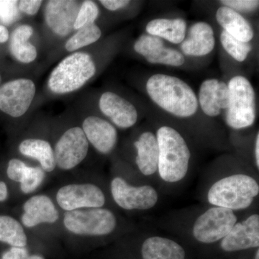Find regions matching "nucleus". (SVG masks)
Instances as JSON below:
<instances>
[{
	"instance_id": "f704fd0d",
	"label": "nucleus",
	"mask_w": 259,
	"mask_h": 259,
	"mask_svg": "<svg viewBox=\"0 0 259 259\" xmlns=\"http://www.w3.org/2000/svg\"><path fill=\"white\" fill-rule=\"evenodd\" d=\"M42 3L41 0H21L18 1V10L23 14L34 16L38 13Z\"/></svg>"
},
{
	"instance_id": "412c9836",
	"label": "nucleus",
	"mask_w": 259,
	"mask_h": 259,
	"mask_svg": "<svg viewBox=\"0 0 259 259\" xmlns=\"http://www.w3.org/2000/svg\"><path fill=\"white\" fill-rule=\"evenodd\" d=\"M216 20L223 30L240 41L249 42L253 39L251 25L238 12L227 7H221L216 12Z\"/></svg>"
},
{
	"instance_id": "ea45409f",
	"label": "nucleus",
	"mask_w": 259,
	"mask_h": 259,
	"mask_svg": "<svg viewBox=\"0 0 259 259\" xmlns=\"http://www.w3.org/2000/svg\"><path fill=\"white\" fill-rule=\"evenodd\" d=\"M259 133H257L255 141V161L258 169L259 168Z\"/></svg>"
},
{
	"instance_id": "393cba45",
	"label": "nucleus",
	"mask_w": 259,
	"mask_h": 259,
	"mask_svg": "<svg viewBox=\"0 0 259 259\" xmlns=\"http://www.w3.org/2000/svg\"><path fill=\"white\" fill-rule=\"evenodd\" d=\"M0 242L12 247H25L28 243L23 226L14 218L0 215Z\"/></svg>"
},
{
	"instance_id": "a211bd4d",
	"label": "nucleus",
	"mask_w": 259,
	"mask_h": 259,
	"mask_svg": "<svg viewBox=\"0 0 259 259\" xmlns=\"http://www.w3.org/2000/svg\"><path fill=\"white\" fill-rule=\"evenodd\" d=\"M59 219V212L54 202L47 195H35L23 204L22 223L27 228L54 223Z\"/></svg>"
},
{
	"instance_id": "1a4fd4ad",
	"label": "nucleus",
	"mask_w": 259,
	"mask_h": 259,
	"mask_svg": "<svg viewBox=\"0 0 259 259\" xmlns=\"http://www.w3.org/2000/svg\"><path fill=\"white\" fill-rule=\"evenodd\" d=\"M89 147L90 144L81 127L66 130L54 147L56 166L64 171L73 169L87 157Z\"/></svg>"
},
{
	"instance_id": "4be33fe9",
	"label": "nucleus",
	"mask_w": 259,
	"mask_h": 259,
	"mask_svg": "<svg viewBox=\"0 0 259 259\" xmlns=\"http://www.w3.org/2000/svg\"><path fill=\"white\" fill-rule=\"evenodd\" d=\"M144 259H185L182 245L169 238L152 236L144 242L141 248Z\"/></svg>"
},
{
	"instance_id": "473e14b6",
	"label": "nucleus",
	"mask_w": 259,
	"mask_h": 259,
	"mask_svg": "<svg viewBox=\"0 0 259 259\" xmlns=\"http://www.w3.org/2000/svg\"><path fill=\"white\" fill-rule=\"evenodd\" d=\"M223 6L238 12H253L258 8L259 2L256 0H223L220 1Z\"/></svg>"
},
{
	"instance_id": "e433bc0d",
	"label": "nucleus",
	"mask_w": 259,
	"mask_h": 259,
	"mask_svg": "<svg viewBox=\"0 0 259 259\" xmlns=\"http://www.w3.org/2000/svg\"><path fill=\"white\" fill-rule=\"evenodd\" d=\"M100 3L109 11L115 12L125 8L131 2L128 0H100Z\"/></svg>"
},
{
	"instance_id": "0eeeda50",
	"label": "nucleus",
	"mask_w": 259,
	"mask_h": 259,
	"mask_svg": "<svg viewBox=\"0 0 259 259\" xmlns=\"http://www.w3.org/2000/svg\"><path fill=\"white\" fill-rule=\"evenodd\" d=\"M237 221L238 218L234 211L214 206L197 218L192 228V234L200 243H215L222 241Z\"/></svg>"
},
{
	"instance_id": "f8f14e48",
	"label": "nucleus",
	"mask_w": 259,
	"mask_h": 259,
	"mask_svg": "<svg viewBox=\"0 0 259 259\" xmlns=\"http://www.w3.org/2000/svg\"><path fill=\"white\" fill-rule=\"evenodd\" d=\"M79 2L71 0H50L44 8L46 25L56 36L65 37L74 30V25Z\"/></svg>"
},
{
	"instance_id": "4468645a",
	"label": "nucleus",
	"mask_w": 259,
	"mask_h": 259,
	"mask_svg": "<svg viewBox=\"0 0 259 259\" xmlns=\"http://www.w3.org/2000/svg\"><path fill=\"white\" fill-rule=\"evenodd\" d=\"M99 108L104 115L120 128H130L137 122L136 107L128 100L112 92L102 94L99 100Z\"/></svg>"
},
{
	"instance_id": "7c9ffc66",
	"label": "nucleus",
	"mask_w": 259,
	"mask_h": 259,
	"mask_svg": "<svg viewBox=\"0 0 259 259\" xmlns=\"http://www.w3.org/2000/svg\"><path fill=\"white\" fill-rule=\"evenodd\" d=\"M20 15L18 1H0V21L11 24Z\"/></svg>"
},
{
	"instance_id": "2eb2a0df",
	"label": "nucleus",
	"mask_w": 259,
	"mask_h": 259,
	"mask_svg": "<svg viewBox=\"0 0 259 259\" xmlns=\"http://www.w3.org/2000/svg\"><path fill=\"white\" fill-rule=\"evenodd\" d=\"M81 128L89 144L99 153L105 155L113 151L118 134L115 126L109 121L98 116L90 115L83 120Z\"/></svg>"
},
{
	"instance_id": "20e7f679",
	"label": "nucleus",
	"mask_w": 259,
	"mask_h": 259,
	"mask_svg": "<svg viewBox=\"0 0 259 259\" xmlns=\"http://www.w3.org/2000/svg\"><path fill=\"white\" fill-rule=\"evenodd\" d=\"M259 193L258 182L246 175H231L213 184L207 194L208 202L231 210L249 207Z\"/></svg>"
},
{
	"instance_id": "c756f323",
	"label": "nucleus",
	"mask_w": 259,
	"mask_h": 259,
	"mask_svg": "<svg viewBox=\"0 0 259 259\" xmlns=\"http://www.w3.org/2000/svg\"><path fill=\"white\" fill-rule=\"evenodd\" d=\"M45 177V171L41 167L28 166L23 180L20 182V190L24 194L35 192L41 185Z\"/></svg>"
},
{
	"instance_id": "b1692460",
	"label": "nucleus",
	"mask_w": 259,
	"mask_h": 259,
	"mask_svg": "<svg viewBox=\"0 0 259 259\" xmlns=\"http://www.w3.org/2000/svg\"><path fill=\"white\" fill-rule=\"evenodd\" d=\"M18 150L23 156L37 160L44 171L55 169L54 149L49 141L40 139H25L19 145Z\"/></svg>"
},
{
	"instance_id": "5701e85b",
	"label": "nucleus",
	"mask_w": 259,
	"mask_h": 259,
	"mask_svg": "<svg viewBox=\"0 0 259 259\" xmlns=\"http://www.w3.org/2000/svg\"><path fill=\"white\" fill-rule=\"evenodd\" d=\"M149 35L168 40L174 44H182L187 33V23L181 18H157L151 20L146 27Z\"/></svg>"
},
{
	"instance_id": "7ed1b4c3",
	"label": "nucleus",
	"mask_w": 259,
	"mask_h": 259,
	"mask_svg": "<svg viewBox=\"0 0 259 259\" xmlns=\"http://www.w3.org/2000/svg\"><path fill=\"white\" fill-rule=\"evenodd\" d=\"M97 72L90 54L76 51L66 56L51 71L47 86L54 95H67L82 88Z\"/></svg>"
},
{
	"instance_id": "6ab92c4d",
	"label": "nucleus",
	"mask_w": 259,
	"mask_h": 259,
	"mask_svg": "<svg viewBox=\"0 0 259 259\" xmlns=\"http://www.w3.org/2000/svg\"><path fill=\"white\" fill-rule=\"evenodd\" d=\"M137 150L136 162L139 171L144 176H151L158 171V144L156 135L146 131L134 143Z\"/></svg>"
},
{
	"instance_id": "aec40b11",
	"label": "nucleus",
	"mask_w": 259,
	"mask_h": 259,
	"mask_svg": "<svg viewBox=\"0 0 259 259\" xmlns=\"http://www.w3.org/2000/svg\"><path fill=\"white\" fill-rule=\"evenodd\" d=\"M34 33V29L28 24L19 25L10 35V51L15 60L23 64H31L36 60V47L29 41Z\"/></svg>"
},
{
	"instance_id": "c9c22d12",
	"label": "nucleus",
	"mask_w": 259,
	"mask_h": 259,
	"mask_svg": "<svg viewBox=\"0 0 259 259\" xmlns=\"http://www.w3.org/2000/svg\"><path fill=\"white\" fill-rule=\"evenodd\" d=\"M28 255L25 247H11L3 253L0 259H26Z\"/></svg>"
},
{
	"instance_id": "58836bf2",
	"label": "nucleus",
	"mask_w": 259,
	"mask_h": 259,
	"mask_svg": "<svg viewBox=\"0 0 259 259\" xmlns=\"http://www.w3.org/2000/svg\"><path fill=\"white\" fill-rule=\"evenodd\" d=\"M8 188L5 182L0 181V202H5L8 197Z\"/></svg>"
},
{
	"instance_id": "a878e982",
	"label": "nucleus",
	"mask_w": 259,
	"mask_h": 259,
	"mask_svg": "<svg viewBox=\"0 0 259 259\" xmlns=\"http://www.w3.org/2000/svg\"><path fill=\"white\" fill-rule=\"evenodd\" d=\"M102 36V30L97 24L88 25L76 30L66 40L64 48L67 52H76L79 49L88 47L100 40Z\"/></svg>"
},
{
	"instance_id": "423d86ee",
	"label": "nucleus",
	"mask_w": 259,
	"mask_h": 259,
	"mask_svg": "<svg viewBox=\"0 0 259 259\" xmlns=\"http://www.w3.org/2000/svg\"><path fill=\"white\" fill-rule=\"evenodd\" d=\"M64 225L75 235L105 236L115 231L117 219L111 211L102 207L79 209L66 212Z\"/></svg>"
},
{
	"instance_id": "39448f33",
	"label": "nucleus",
	"mask_w": 259,
	"mask_h": 259,
	"mask_svg": "<svg viewBox=\"0 0 259 259\" xmlns=\"http://www.w3.org/2000/svg\"><path fill=\"white\" fill-rule=\"evenodd\" d=\"M228 87L231 101L226 112L227 125L236 130L253 125L256 117V102L254 89L249 80L244 76H234Z\"/></svg>"
},
{
	"instance_id": "f257e3e1",
	"label": "nucleus",
	"mask_w": 259,
	"mask_h": 259,
	"mask_svg": "<svg viewBox=\"0 0 259 259\" xmlns=\"http://www.w3.org/2000/svg\"><path fill=\"white\" fill-rule=\"evenodd\" d=\"M148 96L163 110L178 117H190L198 109V99L188 83L176 76L156 74L146 85Z\"/></svg>"
},
{
	"instance_id": "bb28decb",
	"label": "nucleus",
	"mask_w": 259,
	"mask_h": 259,
	"mask_svg": "<svg viewBox=\"0 0 259 259\" xmlns=\"http://www.w3.org/2000/svg\"><path fill=\"white\" fill-rule=\"evenodd\" d=\"M218 82V80L216 79H206L199 89V105L202 112L209 117H216L221 113L216 100L215 90Z\"/></svg>"
},
{
	"instance_id": "72a5a7b5",
	"label": "nucleus",
	"mask_w": 259,
	"mask_h": 259,
	"mask_svg": "<svg viewBox=\"0 0 259 259\" xmlns=\"http://www.w3.org/2000/svg\"><path fill=\"white\" fill-rule=\"evenodd\" d=\"M217 105L221 110H227L229 107L231 97L228 84L223 81H218L215 90Z\"/></svg>"
},
{
	"instance_id": "4c0bfd02",
	"label": "nucleus",
	"mask_w": 259,
	"mask_h": 259,
	"mask_svg": "<svg viewBox=\"0 0 259 259\" xmlns=\"http://www.w3.org/2000/svg\"><path fill=\"white\" fill-rule=\"evenodd\" d=\"M10 39V32L7 27L0 25V44H5Z\"/></svg>"
},
{
	"instance_id": "f03ea898",
	"label": "nucleus",
	"mask_w": 259,
	"mask_h": 259,
	"mask_svg": "<svg viewBox=\"0 0 259 259\" xmlns=\"http://www.w3.org/2000/svg\"><path fill=\"white\" fill-rule=\"evenodd\" d=\"M156 138L158 144V171L163 181L175 183L187 175L191 157L190 148L183 136L168 126L158 129Z\"/></svg>"
},
{
	"instance_id": "c85d7f7f",
	"label": "nucleus",
	"mask_w": 259,
	"mask_h": 259,
	"mask_svg": "<svg viewBox=\"0 0 259 259\" xmlns=\"http://www.w3.org/2000/svg\"><path fill=\"white\" fill-rule=\"evenodd\" d=\"M100 9L98 5L91 0L83 1L78 10L77 15L75 20L74 30H78L83 27L93 25L98 18Z\"/></svg>"
},
{
	"instance_id": "a19ab883",
	"label": "nucleus",
	"mask_w": 259,
	"mask_h": 259,
	"mask_svg": "<svg viewBox=\"0 0 259 259\" xmlns=\"http://www.w3.org/2000/svg\"><path fill=\"white\" fill-rule=\"evenodd\" d=\"M26 259H45L44 257L41 256V255H29L28 257H27Z\"/></svg>"
},
{
	"instance_id": "ddd939ff",
	"label": "nucleus",
	"mask_w": 259,
	"mask_h": 259,
	"mask_svg": "<svg viewBox=\"0 0 259 259\" xmlns=\"http://www.w3.org/2000/svg\"><path fill=\"white\" fill-rule=\"evenodd\" d=\"M134 49L151 64L181 66L185 62V56L182 53L165 47L161 38L149 34L141 35L135 42Z\"/></svg>"
},
{
	"instance_id": "cd10ccee",
	"label": "nucleus",
	"mask_w": 259,
	"mask_h": 259,
	"mask_svg": "<svg viewBox=\"0 0 259 259\" xmlns=\"http://www.w3.org/2000/svg\"><path fill=\"white\" fill-rule=\"evenodd\" d=\"M220 39L223 49L232 58L238 62L244 61L252 50V46L250 42L240 41L225 30L221 32Z\"/></svg>"
},
{
	"instance_id": "2f4dec72",
	"label": "nucleus",
	"mask_w": 259,
	"mask_h": 259,
	"mask_svg": "<svg viewBox=\"0 0 259 259\" xmlns=\"http://www.w3.org/2000/svg\"><path fill=\"white\" fill-rule=\"evenodd\" d=\"M28 167V165L21 160L12 158L8 162L7 175L10 180L20 183Z\"/></svg>"
},
{
	"instance_id": "dca6fc26",
	"label": "nucleus",
	"mask_w": 259,
	"mask_h": 259,
	"mask_svg": "<svg viewBox=\"0 0 259 259\" xmlns=\"http://www.w3.org/2000/svg\"><path fill=\"white\" fill-rule=\"evenodd\" d=\"M225 251L258 248L259 246V215L253 214L242 222L236 223L230 233L221 241Z\"/></svg>"
},
{
	"instance_id": "f3484780",
	"label": "nucleus",
	"mask_w": 259,
	"mask_h": 259,
	"mask_svg": "<svg viewBox=\"0 0 259 259\" xmlns=\"http://www.w3.org/2000/svg\"><path fill=\"white\" fill-rule=\"evenodd\" d=\"M215 46L214 31L205 22H197L189 30L188 35L181 44V49L185 55L201 57L210 54Z\"/></svg>"
},
{
	"instance_id": "9b49d317",
	"label": "nucleus",
	"mask_w": 259,
	"mask_h": 259,
	"mask_svg": "<svg viewBox=\"0 0 259 259\" xmlns=\"http://www.w3.org/2000/svg\"><path fill=\"white\" fill-rule=\"evenodd\" d=\"M56 201L67 212L102 207L105 204V197L101 189L93 184H71L59 189Z\"/></svg>"
},
{
	"instance_id": "6e6552de",
	"label": "nucleus",
	"mask_w": 259,
	"mask_h": 259,
	"mask_svg": "<svg viewBox=\"0 0 259 259\" xmlns=\"http://www.w3.org/2000/svg\"><path fill=\"white\" fill-rule=\"evenodd\" d=\"M36 94V86L26 78L11 80L0 86V110L14 118L28 111Z\"/></svg>"
},
{
	"instance_id": "79ce46f5",
	"label": "nucleus",
	"mask_w": 259,
	"mask_h": 259,
	"mask_svg": "<svg viewBox=\"0 0 259 259\" xmlns=\"http://www.w3.org/2000/svg\"><path fill=\"white\" fill-rule=\"evenodd\" d=\"M255 259H259V250H257L256 253H255Z\"/></svg>"
},
{
	"instance_id": "37998d69",
	"label": "nucleus",
	"mask_w": 259,
	"mask_h": 259,
	"mask_svg": "<svg viewBox=\"0 0 259 259\" xmlns=\"http://www.w3.org/2000/svg\"><path fill=\"white\" fill-rule=\"evenodd\" d=\"M0 82H1V75H0Z\"/></svg>"
},
{
	"instance_id": "9d476101",
	"label": "nucleus",
	"mask_w": 259,
	"mask_h": 259,
	"mask_svg": "<svg viewBox=\"0 0 259 259\" xmlns=\"http://www.w3.org/2000/svg\"><path fill=\"white\" fill-rule=\"evenodd\" d=\"M111 193L115 203L127 210L152 208L158 200L157 191L150 185L134 187L121 177L112 180Z\"/></svg>"
}]
</instances>
